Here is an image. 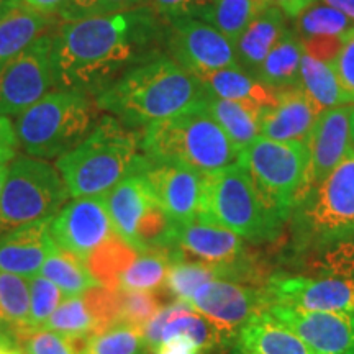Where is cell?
I'll return each mask as SVG.
<instances>
[{
  "label": "cell",
  "instance_id": "obj_1",
  "mask_svg": "<svg viewBox=\"0 0 354 354\" xmlns=\"http://www.w3.org/2000/svg\"><path fill=\"white\" fill-rule=\"evenodd\" d=\"M159 17L148 6L61 21L53 32L56 88L97 97L127 71L156 57Z\"/></svg>",
  "mask_w": 354,
  "mask_h": 354
},
{
  "label": "cell",
  "instance_id": "obj_2",
  "mask_svg": "<svg viewBox=\"0 0 354 354\" xmlns=\"http://www.w3.org/2000/svg\"><path fill=\"white\" fill-rule=\"evenodd\" d=\"M205 91L169 56L145 61L95 97L104 113L113 115L128 128L148 127L201 107Z\"/></svg>",
  "mask_w": 354,
  "mask_h": 354
},
{
  "label": "cell",
  "instance_id": "obj_3",
  "mask_svg": "<svg viewBox=\"0 0 354 354\" xmlns=\"http://www.w3.org/2000/svg\"><path fill=\"white\" fill-rule=\"evenodd\" d=\"M148 158L141 138L113 115L104 113L86 140L56 159L71 197H104L127 176L141 172Z\"/></svg>",
  "mask_w": 354,
  "mask_h": 354
},
{
  "label": "cell",
  "instance_id": "obj_4",
  "mask_svg": "<svg viewBox=\"0 0 354 354\" xmlns=\"http://www.w3.org/2000/svg\"><path fill=\"white\" fill-rule=\"evenodd\" d=\"M201 176L197 218L227 228L254 246L281 238L286 221L264 202L240 162Z\"/></svg>",
  "mask_w": 354,
  "mask_h": 354
},
{
  "label": "cell",
  "instance_id": "obj_5",
  "mask_svg": "<svg viewBox=\"0 0 354 354\" xmlns=\"http://www.w3.org/2000/svg\"><path fill=\"white\" fill-rule=\"evenodd\" d=\"M354 233V151L308 190L292 210L289 261Z\"/></svg>",
  "mask_w": 354,
  "mask_h": 354
},
{
  "label": "cell",
  "instance_id": "obj_6",
  "mask_svg": "<svg viewBox=\"0 0 354 354\" xmlns=\"http://www.w3.org/2000/svg\"><path fill=\"white\" fill-rule=\"evenodd\" d=\"M141 151L153 162L207 174L238 161L240 151L201 107L153 122L141 136Z\"/></svg>",
  "mask_w": 354,
  "mask_h": 354
},
{
  "label": "cell",
  "instance_id": "obj_7",
  "mask_svg": "<svg viewBox=\"0 0 354 354\" xmlns=\"http://www.w3.org/2000/svg\"><path fill=\"white\" fill-rule=\"evenodd\" d=\"M102 115L94 95L53 88L17 117V138L28 156L59 159L86 140Z\"/></svg>",
  "mask_w": 354,
  "mask_h": 354
},
{
  "label": "cell",
  "instance_id": "obj_8",
  "mask_svg": "<svg viewBox=\"0 0 354 354\" xmlns=\"http://www.w3.org/2000/svg\"><path fill=\"white\" fill-rule=\"evenodd\" d=\"M71 197L59 171L46 159L17 156L0 194V238L13 230L51 220Z\"/></svg>",
  "mask_w": 354,
  "mask_h": 354
},
{
  "label": "cell",
  "instance_id": "obj_9",
  "mask_svg": "<svg viewBox=\"0 0 354 354\" xmlns=\"http://www.w3.org/2000/svg\"><path fill=\"white\" fill-rule=\"evenodd\" d=\"M238 162L245 167L261 197L282 220L304 197L308 172L307 143H282L258 136L241 149Z\"/></svg>",
  "mask_w": 354,
  "mask_h": 354
},
{
  "label": "cell",
  "instance_id": "obj_10",
  "mask_svg": "<svg viewBox=\"0 0 354 354\" xmlns=\"http://www.w3.org/2000/svg\"><path fill=\"white\" fill-rule=\"evenodd\" d=\"M53 88L56 82L50 32L0 66V117H19Z\"/></svg>",
  "mask_w": 354,
  "mask_h": 354
},
{
  "label": "cell",
  "instance_id": "obj_11",
  "mask_svg": "<svg viewBox=\"0 0 354 354\" xmlns=\"http://www.w3.org/2000/svg\"><path fill=\"white\" fill-rule=\"evenodd\" d=\"M169 24L166 35L169 57L197 81L238 66L234 44L212 25L198 19H179Z\"/></svg>",
  "mask_w": 354,
  "mask_h": 354
},
{
  "label": "cell",
  "instance_id": "obj_12",
  "mask_svg": "<svg viewBox=\"0 0 354 354\" xmlns=\"http://www.w3.org/2000/svg\"><path fill=\"white\" fill-rule=\"evenodd\" d=\"M187 304L218 330L228 346H233L243 325L251 317L268 308L263 287L223 279H214L202 284Z\"/></svg>",
  "mask_w": 354,
  "mask_h": 354
},
{
  "label": "cell",
  "instance_id": "obj_13",
  "mask_svg": "<svg viewBox=\"0 0 354 354\" xmlns=\"http://www.w3.org/2000/svg\"><path fill=\"white\" fill-rule=\"evenodd\" d=\"M269 305L308 312H354V281L333 276L272 272L264 284Z\"/></svg>",
  "mask_w": 354,
  "mask_h": 354
},
{
  "label": "cell",
  "instance_id": "obj_14",
  "mask_svg": "<svg viewBox=\"0 0 354 354\" xmlns=\"http://www.w3.org/2000/svg\"><path fill=\"white\" fill-rule=\"evenodd\" d=\"M112 233L115 230L104 197L74 198L51 220L55 245L81 258L84 263Z\"/></svg>",
  "mask_w": 354,
  "mask_h": 354
},
{
  "label": "cell",
  "instance_id": "obj_15",
  "mask_svg": "<svg viewBox=\"0 0 354 354\" xmlns=\"http://www.w3.org/2000/svg\"><path fill=\"white\" fill-rule=\"evenodd\" d=\"M269 313L315 354H348L354 344V312H308L269 305Z\"/></svg>",
  "mask_w": 354,
  "mask_h": 354
},
{
  "label": "cell",
  "instance_id": "obj_16",
  "mask_svg": "<svg viewBox=\"0 0 354 354\" xmlns=\"http://www.w3.org/2000/svg\"><path fill=\"white\" fill-rule=\"evenodd\" d=\"M349 115L351 105L326 109L318 115L307 140L308 172L304 196L354 151Z\"/></svg>",
  "mask_w": 354,
  "mask_h": 354
},
{
  "label": "cell",
  "instance_id": "obj_17",
  "mask_svg": "<svg viewBox=\"0 0 354 354\" xmlns=\"http://www.w3.org/2000/svg\"><path fill=\"white\" fill-rule=\"evenodd\" d=\"M141 174L172 223L185 225L197 218L202 185V176L198 172L148 159Z\"/></svg>",
  "mask_w": 354,
  "mask_h": 354
},
{
  "label": "cell",
  "instance_id": "obj_18",
  "mask_svg": "<svg viewBox=\"0 0 354 354\" xmlns=\"http://www.w3.org/2000/svg\"><path fill=\"white\" fill-rule=\"evenodd\" d=\"M143 335L153 353L159 344L174 336H187L202 349L203 354H214L230 348L223 336L205 317L189 304L177 302V300L159 310L153 320L143 328Z\"/></svg>",
  "mask_w": 354,
  "mask_h": 354
},
{
  "label": "cell",
  "instance_id": "obj_19",
  "mask_svg": "<svg viewBox=\"0 0 354 354\" xmlns=\"http://www.w3.org/2000/svg\"><path fill=\"white\" fill-rule=\"evenodd\" d=\"M323 110L302 87L279 92L277 104L261 117L259 136L282 143H307L310 131Z\"/></svg>",
  "mask_w": 354,
  "mask_h": 354
},
{
  "label": "cell",
  "instance_id": "obj_20",
  "mask_svg": "<svg viewBox=\"0 0 354 354\" xmlns=\"http://www.w3.org/2000/svg\"><path fill=\"white\" fill-rule=\"evenodd\" d=\"M51 220L35 221L0 238V271L28 279L37 276L57 248L51 238Z\"/></svg>",
  "mask_w": 354,
  "mask_h": 354
},
{
  "label": "cell",
  "instance_id": "obj_21",
  "mask_svg": "<svg viewBox=\"0 0 354 354\" xmlns=\"http://www.w3.org/2000/svg\"><path fill=\"white\" fill-rule=\"evenodd\" d=\"M354 24L348 17L326 3L315 2L295 21V35L304 51L323 63H333L343 38Z\"/></svg>",
  "mask_w": 354,
  "mask_h": 354
},
{
  "label": "cell",
  "instance_id": "obj_22",
  "mask_svg": "<svg viewBox=\"0 0 354 354\" xmlns=\"http://www.w3.org/2000/svg\"><path fill=\"white\" fill-rule=\"evenodd\" d=\"M113 230L123 241L135 248V234L140 221L156 203L151 189L141 172L127 176L104 196Z\"/></svg>",
  "mask_w": 354,
  "mask_h": 354
},
{
  "label": "cell",
  "instance_id": "obj_23",
  "mask_svg": "<svg viewBox=\"0 0 354 354\" xmlns=\"http://www.w3.org/2000/svg\"><path fill=\"white\" fill-rule=\"evenodd\" d=\"M234 344L253 354H315L268 310L256 313L243 325Z\"/></svg>",
  "mask_w": 354,
  "mask_h": 354
},
{
  "label": "cell",
  "instance_id": "obj_24",
  "mask_svg": "<svg viewBox=\"0 0 354 354\" xmlns=\"http://www.w3.org/2000/svg\"><path fill=\"white\" fill-rule=\"evenodd\" d=\"M209 95L223 100L243 102L259 109H271L277 104L279 92L250 74L240 66L220 69L198 81Z\"/></svg>",
  "mask_w": 354,
  "mask_h": 354
},
{
  "label": "cell",
  "instance_id": "obj_25",
  "mask_svg": "<svg viewBox=\"0 0 354 354\" xmlns=\"http://www.w3.org/2000/svg\"><path fill=\"white\" fill-rule=\"evenodd\" d=\"M53 15H44L24 2L0 17V66L19 56L39 37L56 26Z\"/></svg>",
  "mask_w": 354,
  "mask_h": 354
},
{
  "label": "cell",
  "instance_id": "obj_26",
  "mask_svg": "<svg viewBox=\"0 0 354 354\" xmlns=\"http://www.w3.org/2000/svg\"><path fill=\"white\" fill-rule=\"evenodd\" d=\"M286 19L284 13L271 6L248 26L240 39L234 43L240 68L256 76L266 56L287 32Z\"/></svg>",
  "mask_w": 354,
  "mask_h": 354
},
{
  "label": "cell",
  "instance_id": "obj_27",
  "mask_svg": "<svg viewBox=\"0 0 354 354\" xmlns=\"http://www.w3.org/2000/svg\"><path fill=\"white\" fill-rule=\"evenodd\" d=\"M202 109L214 118V122L223 130L238 151L245 149L259 136L261 117H263L264 109L243 104V102L218 99V97L209 95L207 92L202 100Z\"/></svg>",
  "mask_w": 354,
  "mask_h": 354
},
{
  "label": "cell",
  "instance_id": "obj_28",
  "mask_svg": "<svg viewBox=\"0 0 354 354\" xmlns=\"http://www.w3.org/2000/svg\"><path fill=\"white\" fill-rule=\"evenodd\" d=\"M304 56L302 43L294 30H287L276 46L269 51L256 77L276 92L300 87V61Z\"/></svg>",
  "mask_w": 354,
  "mask_h": 354
},
{
  "label": "cell",
  "instance_id": "obj_29",
  "mask_svg": "<svg viewBox=\"0 0 354 354\" xmlns=\"http://www.w3.org/2000/svg\"><path fill=\"white\" fill-rule=\"evenodd\" d=\"M271 6V0H212L210 7L198 20L214 26L234 44L248 26Z\"/></svg>",
  "mask_w": 354,
  "mask_h": 354
},
{
  "label": "cell",
  "instance_id": "obj_30",
  "mask_svg": "<svg viewBox=\"0 0 354 354\" xmlns=\"http://www.w3.org/2000/svg\"><path fill=\"white\" fill-rule=\"evenodd\" d=\"M179 258L176 248L172 250H148L138 253L135 261L118 277V290H149L165 289L171 264Z\"/></svg>",
  "mask_w": 354,
  "mask_h": 354
},
{
  "label": "cell",
  "instance_id": "obj_31",
  "mask_svg": "<svg viewBox=\"0 0 354 354\" xmlns=\"http://www.w3.org/2000/svg\"><path fill=\"white\" fill-rule=\"evenodd\" d=\"M138 251L123 241L117 233H112L86 259L87 269L100 286L118 290V277L135 261Z\"/></svg>",
  "mask_w": 354,
  "mask_h": 354
},
{
  "label": "cell",
  "instance_id": "obj_32",
  "mask_svg": "<svg viewBox=\"0 0 354 354\" xmlns=\"http://www.w3.org/2000/svg\"><path fill=\"white\" fill-rule=\"evenodd\" d=\"M39 272L43 277L50 279L53 284L57 286V289L69 297L82 295L92 287L100 286L81 258L61 250V248H56L53 251L50 258L44 261Z\"/></svg>",
  "mask_w": 354,
  "mask_h": 354
},
{
  "label": "cell",
  "instance_id": "obj_33",
  "mask_svg": "<svg viewBox=\"0 0 354 354\" xmlns=\"http://www.w3.org/2000/svg\"><path fill=\"white\" fill-rule=\"evenodd\" d=\"M300 87L322 110L348 105L336 79L333 64L323 63L304 51L300 61Z\"/></svg>",
  "mask_w": 354,
  "mask_h": 354
},
{
  "label": "cell",
  "instance_id": "obj_34",
  "mask_svg": "<svg viewBox=\"0 0 354 354\" xmlns=\"http://www.w3.org/2000/svg\"><path fill=\"white\" fill-rule=\"evenodd\" d=\"M315 276H333L354 281V233L323 246L300 259Z\"/></svg>",
  "mask_w": 354,
  "mask_h": 354
},
{
  "label": "cell",
  "instance_id": "obj_35",
  "mask_svg": "<svg viewBox=\"0 0 354 354\" xmlns=\"http://www.w3.org/2000/svg\"><path fill=\"white\" fill-rule=\"evenodd\" d=\"M143 330L128 323H117L99 335H94L86 354H149Z\"/></svg>",
  "mask_w": 354,
  "mask_h": 354
},
{
  "label": "cell",
  "instance_id": "obj_36",
  "mask_svg": "<svg viewBox=\"0 0 354 354\" xmlns=\"http://www.w3.org/2000/svg\"><path fill=\"white\" fill-rule=\"evenodd\" d=\"M30 286L21 276L0 271V323L8 330L28 323Z\"/></svg>",
  "mask_w": 354,
  "mask_h": 354
},
{
  "label": "cell",
  "instance_id": "obj_37",
  "mask_svg": "<svg viewBox=\"0 0 354 354\" xmlns=\"http://www.w3.org/2000/svg\"><path fill=\"white\" fill-rule=\"evenodd\" d=\"M215 272L209 266L189 261L184 258H177L171 264L169 272H167L165 289L174 297L177 302L187 304L189 299L198 287L205 282L214 281Z\"/></svg>",
  "mask_w": 354,
  "mask_h": 354
},
{
  "label": "cell",
  "instance_id": "obj_38",
  "mask_svg": "<svg viewBox=\"0 0 354 354\" xmlns=\"http://www.w3.org/2000/svg\"><path fill=\"white\" fill-rule=\"evenodd\" d=\"M41 328L53 330L56 331V333H61L64 336H94L95 322L94 318H92L91 312H88V308L86 307L82 295L81 297L76 295V297L64 300V302L55 310V313L48 318Z\"/></svg>",
  "mask_w": 354,
  "mask_h": 354
},
{
  "label": "cell",
  "instance_id": "obj_39",
  "mask_svg": "<svg viewBox=\"0 0 354 354\" xmlns=\"http://www.w3.org/2000/svg\"><path fill=\"white\" fill-rule=\"evenodd\" d=\"M10 333L25 354H76L68 336L53 330L24 323L12 326Z\"/></svg>",
  "mask_w": 354,
  "mask_h": 354
},
{
  "label": "cell",
  "instance_id": "obj_40",
  "mask_svg": "<svg viewBox=\"0 0 354 354\" xmlns=\"http://www.w3.org/2000/svg\"><path fill=\"white\" fill-rule=\"evenodd\" d=\"M82 299L95 322L94 335H99L110 326L120 323L122 290L95 286L84 292Z\"/></svg>",
  "mask_w": 354,
  "mask_h": 354
},
{
  "label": "cell",
  "instance_id": "obj_41",
  "mask_svg": "<svg viewBox=\"0 0 354 354\" xmlns=\"http://www.w3.org/2000/svg\"><path fill=\"white\" fill-rule=\"evenodd\" d=\"M148 0H68L57 13L61 21H74L87 17L112 15L146 6Z\"/></svg>",
  "mask_w": 354,
  "mask_h": 354
},
{
  "label": "cell",
  "instance_id": "obj_42",
  "mask_svg": "<svg viewBox=\"0 0 354 354\" xmlns=\"http://www.w3.org/2000/svg\"><path fill=\"white\" fill-rule=\"evenodd\" d=\"M159 310H161V302H159L156 292L122 290L120 323H128V325L143 330Z\"/></svg>",
  "mask_w": 354,
  "mask_h": 354
},
{
  "label": "cell",
  "instance_id": "obj_43",
  "mask_svg": "<svg viewBox=\"0 0 354 354\" xmlns=\"http://www.w3.org/2000/svg\"><path fill=\"white\" fill-rule=\"evenodd\" d=\"M61 294L63 292L50 279L43 276L30 279V325L43 326L59 307Z\"/></svg>",
  "mask_w": 354,
  "mask_h": 354
},
{
  "label": "cell",
  "instance_id": "obj_44",
  "mask_svg": "<svg viewBox=\"0 0 354 354\" xmlns=\"http://www.w3.org/2000/svg\"><path fill=\"white\" fill-rule=\"evenodd\" d=\"M210 3L212 0H148L146 6L159 19L174 21L179 19H202Z\"/></svg>",
  "mask_w": 354,
  "mask_h": 354
},
{
  "label": "cell",
  "instance_id": "obj_45",
  "mask_svg": "<svg viewBox=\"0 0 354 354\" xmlns=\"http://www.w3.org/2000/svg\"><path fill=\"white\" fill-rule=\"evenodd\" d=\"M333 69L346 104H354V26L344 35L339 53L333 59Z\"/></svg>",
  "mask_w": 354,
  "mask_h": 354
},
{
  "label": "cell",
  "instance_id": "obj_46",
  "mask_svg": "<svg viewBox=\"0 0 354 354\" xmlns=\"http://www.w3.org/2000/svg\"><path fill=\"white\" fill-rule=\"evenodd\" d=\"M19 148L15 125H12L10 118L0 117V167L8 166L19 156Z\"/></svg>",
  "mask_w": 354,
  "mask_h": 354
},
{
  "label": "cell",
  "instance_id": "obj_47",
  "mask_svg": "<svg viewBox=\"0 0 354 354\" xmlns=\"http://www.w3.org/2000/svg\"><path fill=\"white\" fill-rule=\"evenodd\" d=\"M154 354H203L202 349L197 346L187 336H174L161 343L154 349Z\"/></svg>",
  "mask_w": 354,
  "mask_h": 354
},
{
  "label": "cell",
  "instance_id": "obj_48",
  "mask_svg": "<svg viewBox=\"0 0 354 354\" xmlns=\"http://www.w3.org/2000/svg\"><path fill=\"white\" fill-rule=\"evenodd\" d=\"M272 6L277 7L287 19H297L299 15L318 2V0H271Z\"/></svg>",
  "mask_w": 354,
  "mask_h": 354
},
{
  "label": "cell",
  "instance_id": "obj_49",
  "mask_svg": "<svg viewBox=\"0 0 354 354\" xmlns=\"http://www.w3.org/2000/svg\"><path fill=\"white\" fill-rule=\"evenodd\" d=\"M26 7L33 8L39 13H44V15H53L57 17L61 8L68 0H21Z\"/></svg>",
  "mask_w": 354,
  "mask_h": 354
},
{
  "label": "cell",
  "instance_id": "obj_50",
  "mask_svg": "<svg viewBox=\"0 0 354 354\" xmlns=\"http://www.w3.org/2000/svg\"><path fill=\"white\" fill-rule=\"evenodd\" d=\"M0 354H25L20 344L15 342L10 330L0 331Z\"/></svg>",
  "mask_w": 354,
  "mask_h": 354
},
{
  "label": "cell",
  "instance_id": "obj_51",
  "mask_svg": "<svg viewBox=\"0 0 354 354\" xmlns=\"http://www.w3.org/2000/svg\"><path fill=\"white\" fill-rule=\"evenodd\" d=\"M320 2L342 12L344 17H348L354 24V0H320Z\"/></svg>",
  "mask_w": 354,
  "mask_h": 354
},
{
  "label": "cell",
  "instance_id": "obj_52",
  "mask_svg": "<svg viewBox=\"0 0 354 354\" xmlns=\"http://www.w3.org/2000/svg\"><path fill=\"white\" fill-rule=\"evenodd\" d=\"M21 0H0V17L7 13L10 8L20 6Z\"/></svg>",
  "mask_w": 354,
  "mask_h": 354
},
{
  "label": "cell",
  "instance_id": "obj_53",
  "mask_svg": "<svg viewBox=\"0 0 354 354\" xmlns=\"http://www.w3.org/2000/svg\"><path fill=\"white\" fill-rule=\"evenodd\" d=\"M7 174H8V166H2V167H0V194H2L3 184H6Z\"/></svg>",
  "mask_w": 354,
  "mask_h": 354
},
{
  "label": "cell",
  "instance_id": "obj_54",
  "mask_svg": "<svg viewBox=\"0 0 354 354\" xmlns=\"http://www.w3.org/2000/svg\"><path fill=\"white\" fill-rule=\"evenodd\" d=\"M349 123H351V143L354 148V105H351V115H349Z\"/></svg>",
  "mask_w": 354,
  "mask_h": 354
},
{
  "label": "cell",
  "instance_id": "obj_55",
  "mask_svg": "<svg viewBox=\"0 0 354 354\" xmlns=\"http://www.w3.org/2000/svg\"><path fill=\"white\" fill-rule=\"evenodd\" d=\"M232 354H253L250 351H246V349H243L241 346H238V344H233V349H232Z\"/></svg>",
  "mask_w": 354,
  "mask_h": 354
},
{
  "label": "cell",
  "instance_id": "obj_56",
  "mask_svg": "<svg viewBox=\"0 0 354 354\" xmlns=\"http://www.w3.org/2000/svg\"><path fill=\"white\" fill-rule=\"evenodd\" d=\"M3 330H8V328H7V326H3L2 323H0V331H3Z\"/></svg>",
  "mask_w": 354,
  "mask_h": 354
},
{
  "label": "cell",
  "instance_id": "obj_57",
  "mask_svg": "<svg viewBox=\"0 0 354 354\" xmlns=\"http://www.w3.org/2000/svg\"><path fill=\"white\" fill-rule=\"evenodd\" d=\"M348 354H354V344H353V348L348 351Z\"/></svg>",
  "mask_w": 354,
  "mask_h": 354
}]
</instances>
